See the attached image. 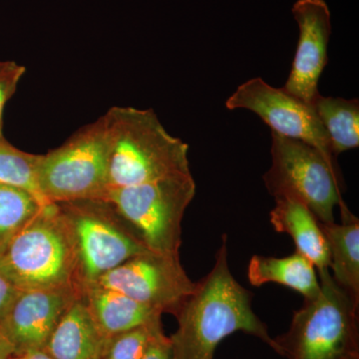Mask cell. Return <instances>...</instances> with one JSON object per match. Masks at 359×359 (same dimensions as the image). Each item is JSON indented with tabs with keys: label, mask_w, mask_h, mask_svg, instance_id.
<instances>
[{
	"label": "cell",
	"mask_w": 359,
	"mask_h": 359,
	"mask_svg": "<svg viewBox=\"0 0 359 359\" xmlns=\"http://www.w3.org/2000/svg\"><path fill=\"white\" fill-rule=\"evenodd\" d=\"M252 295L231 275L223 235L211 271L196 283L176 314L178 328L169 337L172 359H214L219 342L237 332L254 335L278 353L275 339L252 311Z\"/></svg>",
	"instance_id": "1"
},
{
	"label": "cell",
	"mask_w": 359,
	"mask_h": 359,
	"mask_svg": "<svg viewBox=\"0 0 359 359\" xmlns=\"http://www.w3.org/2000/svg\"><path fill=\"white\" fill-rule=\"evenodd\" d=\"M105 117L109 190L191 173L188 144L168 133L154 111L116 106Z\"/></svg>",
	"instance_id": "2"
},
{
	"label": "cell",
	"mask_w": 359,
	"mask_h": 359,
	"mask_svg": "<svg viewBox=\"0 0 359 359\" xmlns=\"http://www.w3.org/2000/svg\"><path fill=\"white\" fill-rule=\"evenodd\" d=\"M0 273L20 290L81 287L74 244L56 203L42 205L2 248Z\"/></svg>",
	"instance_id": "3"
},
{
	"label": "cell",
	"mask_w": 359,
	"mask_h": 359,
	"mask_svg": "<svg viewBox=\"0 0 359 359\" xmlns=\"http://www.w3.org/2000/svg\"><path fill=\"white\" fill-rule=\"evenodd\" d=\"M318 275L320 294L304 299L289 330L275 339L278 354L287 359H359V302L330 269Z\"/></svg>",
	"instance_id": "4"
},
{
	"label": "cell",
	"mask_w": 359,
	"mask_h": 359,
	"mask_svg": "<svg viewBox=\"0 0 359 359\" xmlns=\"http://www.w3.org/2000/svg\"><path fill=\"white\" fill-rule=\"evenodd\" d=\"M110 139L105 115L40 155L37 183L46 203L105 199L109 190Z\"/></svg>",
	"instance_id": "5"
},
{
	"label": "cell",
	"mask_w": 359,
	"mask_h": 359,
	"mask_svg": "<svg viewBox=\"0 0 359 359\" xmlns=\"http://www.w3.org/2000/svg\"><path fill=\"white\" fill-rule=\"evenodd\" d=\"M56 204L74 244L80 287L95 283L131 257L149 252L109 201L84 199Z\"/></svg>",
	"instance_id": "6"
},
{
	"label": "cell",
	"mask_w": 359,
	"mask_h": 359,
	"mask_svg": "<svg viewBox=\"0 0 359 359\" xmlns=\"http://www.w3.org/2000/svg\"><path fill=\"white\" fill-rule=\"evenodd\" d=\"M196 188L192 174L176 175L111 189L105 199L131 224L149 250L180 255L182 222Z\"/></svg>",
	"instance_id": "7"
},
{
	"label": "cell",
	"mask_w": 359,
	"mask_h": 359,
	"mask_svg": "<svg viewBox=\"0 0 359 359\" xmlns=\"http://www.w3.org/2000/svg\"><path fill=\"white\" fill-rule=\"evenodd\" d=\"M273 198L299 201L320 223H334L335 205H344L339 165L304 142L271 131V166L264 176Z\"/></svg>",
	"instance_id": "8"
},
{
	"label": "cell",
	"mask_w": 359,
	"mask_h": 359,
	"mask_svg": "<svg viewBox=\"0 0 359 359\" xmlns=\"http://www.w3.org/2000/svg\"><path fill=\"white\" fill-rule=\"evenodd\" d=\"M95 283L126 295L144 306L176 316L195 290L180 255L149 252L131 257Z\"/></svg>",
	"instance_id": "9"
},
{
	"label": "cell",
	"mask_w": 359,
	"mask_h": 359,
	"mask_svg": "<svg viewBox=\"0 0 359 359\" xmlns=\"http://www.w3.org/2000/svg\"><path fill=\"white\" fill-rule=\"evenodd\" d=\"M226 107L229 110L252 111L271 127V131L304 142L337 164L327 131L313 106L283 88H275L262 78H252L238 86L226 100Z\"/></svg>",
	"instance_id": "10"
},
{
	"label": "cell",
	"mask_w": 359,
	"mask_h": 359,
	"mask_svg": "<svg viewBox=\"0 0 359 359\" xmlns=\"http://www.w3.org/2000/svg\"><path fill=\"white\" fill-rule=\"evenodd\" d=\"M80 292L81 287L20 290L0 323L13 344L14 356L44 351L65 314L79 299Z\"/></svg>",
	"instance_id": "11"
},
{
	"label": "cell",
	"mask_w": 359,
	"mask_h": 359,
	"mask_svg": "<svg viewBox=\"0 0 359 359\" xmlns=\"http://www.w3.org/2000/svg\"><path fill=\"white\" fill-rule=\"evenodd\" d=\"M292 14L299 25V37L290 76L283 89L313 105L320 94L318 81L327 65L330 11L325 0H297Z\"/></svg>",
	"instance_id": "12"
},
{
	"label": "cell",
	"mask_w": 359,
	"mask_h": 359,
	"mask_svg": "<svg viewBox=\"0 0 359 359\" xmlns=\"http://www.w3.org/2000/svg\"><path fill=\"white\" fill-rule=\"evenodd\" d=\"M80 299L107 339L135 328L162 325L160 311L98 283L81 287Z\"/></svg>",
	"instance_id": "13"
},
{
	"label": "cell",
	"mask_w": 359,
	"mask_h": 359,
	"mask_svg": "<svg viewBox=\"0 0 359 359\" xmlns=\"http://www.w3.org/2000/svg\"><path fill=\"white\" fill-rule=\"evenodd\" d=\"M269 214L271 224L278 233H287L294 240L297 252L313 264L318 273L330 269L327 241L320 221L306 205L292 198H275Z\"/></svg>",
	"instance_id": "14"
},
{
	"label": "cell",
	"mask_w": 359,
	"mask_h": 359,
	"mask_svg": "<svg viewBox=\"0 0 359 359\" xmlns=\"http://www.w3.org/2000/svg\"><path fill=\"white\" fill-rule=\"evenodd\" d=\"M108 339L79 297L59 323L44 351L54 359H102Z\"/></svg>",
	"instance_id": "15"
},
{
	"label": "cell",
	"mask_w": 359,
	"mask_h": 359,
	"mask_svg": "<svg viewBox=\"0 0 359 359\" xmlns=\"http://www.w3.org/2000/svg\"><path fill=\"white\" fill-rule=\"evenodd\" d=\"M341 224L320 223L330 255V271L340 287L359 302V221L341 205Z\"/></svg>",
	"instance_id": "16"
},
{
	"label": "cell",
	"mask_w": 359,
	"mask_h": 359,
	"mask_svg": "<svg viewBox=\"0 0 359 359\" xmlns=\"http://www.w3.org/2000/svg\"><path fill=\"white\" fill-rule=\"evenodd\" d=\"M248 278L254 287L269 283L285 285L304 295V299H314L320 292L313 264L297 250L285 257L256 255L250 259Z\"/></svg>",
	"instance_id": "17"
},
{
	"label": "cell",
	"mask_w": 359,
	"mask_h": 359,
	"mask_svg": "<svg viewBox=\"0 0 359 359\" xmlns=\"http://www.w3.org/2000/svg\"><path fill=\"white\" fill-rule=\"evenodd\" d=\"M313 106L330 138L335 156L359 146V102L358 99L325 97L320 93Z\"/></svg>",
	"instance_id": "18"
},
{
	"label": "cell",
	"mask_w": 359,
	"mask_h": 359,
	"mask_svg": "<svg viewBox=\"0 0 359 359\" xmlns=\"http://www.w3.org/2000/svg\"><path fill=\"white\" fill-rule=\"evenodd\" d=\"M44 204L25 189L0 182V250Z\"/></svg>",
	"instance_id": "19"
},
{
	"label": "cell",
	"mask_w": 359,
	"mask_h": 359,
	"mask_svg": "<svg viewBox=\"0 0 359 359\" xmlns=\"http://www.w3.org/2000/svg\"><path fill=\"white\" fill-rule=\"evenodd\" d=\"M39 160L40 155L14 147L0 135V182L25 189L46 203L40 195L37 183Z\"/></svg>",
	"instance_id": "20"
},
{
	"label": "cell",
	"mask_w": 359,
	"mask_h": 359,
	"mask_svg": "<svg viewBox=\"0 0 359 359\" xmlns=\"http://www.w3.org/2000/svg\"><path fill=\"white\" fill-rule=\"evenodd\" d=\"M163 325L141 327L110 337L102 359H142L156 332Z\"/></svg>",
	"instance_id": "21"
},
{
	"label": "cell",
	"mask_w": 359,
	"mask_h": 359,
	"mask_svg": "<svg viewBox=\"0 0 359 359\" xmlns=\"http://www.w3.org/2000/svg\"><path fill=\"white\" fill-rule=\"evenodd\" d=\"M25 72V66L14 61L0 60V135H4V108L15 94L21 78Z\"/></svg>",
	"instance_id": "22"
},
{
	"label": "cell",
	"mask_w": 359,
	"mask_h": 359,
	"mask_svg": "<svg viewBox=\"0 0 359 359\" xmlns=\"http://www.w3.org/2000/svg\"><path fill=\"white\" fill-rule=\"evenodd\" d=\"M142 359H172V347L164 330L156 332Z\"/></svg>",
	"instance_id": "23"
},
{
	"label": "cell",
	"mask_w": 359,
	"mask_h": 359,
	"mask_svg": "<svg viewBox=\"0 0 359 359\" xmlns=\"http://www.w3.org/2000/svg\"><path fill=\"white\" fill-rule=\"evenodd\" d=\"M18 292L20 290L16 289L13 283L0 273V323L6 318L7 311L11 309Z\"/></svg>",
	"instance_id": "24"
},
{
	"label": "cell",
	"mask_w": 359,
	"mask_h": 359,
	"mask_svg": "<svg viewBox=\"0 0 359 359\" xmlns=\"http://www.w3.org/2000/svg\"><path fill=\"white\" fill-rule=\"evenodd\" d=\"M13 358H14L13 344L0 328V359H11Z\"/></svg>",
	"instance_id": "25"
},
{
	"label": "cell",
	"mask_w": 359,
	"mask_h": 359,
	"mask_svg": "<svg viewBox=\"0 0 359 359\" xmlns=\"http://www.w3.org/2000/svg\"><path fill=\"white\" fill-rule=\"evenodd\" d=\"M11 359H54L45 351H32L22 354V355L14 356Z\"/></svg>",
	"instance_id": "26"
}]
</instances>
